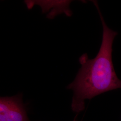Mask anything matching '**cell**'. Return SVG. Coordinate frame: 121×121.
Wrapping results in <instances>:
<instances>
[{
	"mask_svg": "<svg viewBox=\"0 0 121 121\" xmlns=\"http://www.w3.org/2000/svg\"><path fill=\"white\" fill-rule=\"evenodd\" d=\"M98 10L103 26L102 40L99 51L93 59L86 53L80 57V69L67 89L73 94L71 108L77 114L85 108V100L112 90L121 88V80L117 76L112 63V43L117 32L108 27L104 21L97 1H92Z\"/></svg>",
	"mask_w": 121,
	"mask_h": 121,
	"instance_id": "cell-1",
	"label": "cell"
},
{
	"mask_svg": "<svg viewBox=\"0 0 121 121\" xmlns=\"http://www.w3.org/2000/svg\"><path fill=\"white\" fill-rule=\"evenodd\" d=\"M0 121H30L22 94L0 98Z\"/></svg>",
	"mask_w": 121,
	"mask_h": 121,
	"instance_id": "cell-2",
	"label": "cell"
},
{
	"mask_svg": "<svg viewBox=\"0 0 121 121\" xmlns=\"http://www.w3.org/2000/svg\"><path fill=\"white\" fill-rule=\"evenodd\" d=\"M71 1L69 0H26L25 3L28 9H30L33 6L38 4L42 9L43 13L48 12L47 17L52 19L56 15L65 13L68 17H70L72 12L69 9V5Z\"/></svg>",
	"mask_w": 121,
	"mask_h": 121,
	"instance_id": "cell-3",
	"label": "cell"
},
{
	"mask_svg": "<svg viewBox=\"0 0 121 121\" xmlns=\"http://www.w3.org/2000/svg\"><path fill=\"white\" fill-rule=\"evenodd\" d=\"M77 116H78V114H76V115L75 116V117H74V119H73V121H78V120H77Z\"/></svg>",
	"mask_w": 121,
	"mask_h": 121,
	"instance_id": "cell-4",
	"label": "cell"
}]
</instances>
